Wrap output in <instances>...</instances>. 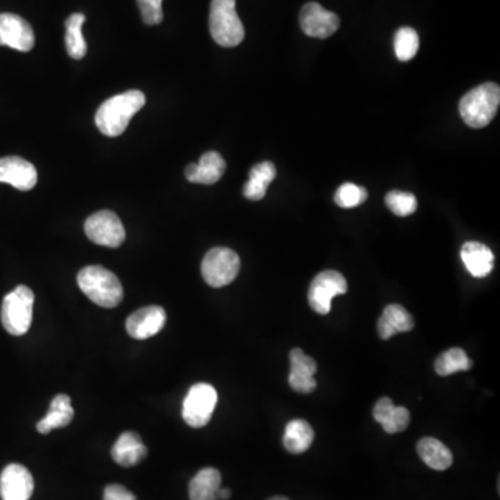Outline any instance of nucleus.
Masks as SVG:
<instances>
[{
  "label": "nucleus",
  "instance_id": "f257e3e1",
  "mask_svg": "<svg viewBox=\"0 0 500 500\" xmlns=\"http://www.w3.org/2000/svg\"><path fill=\"white\" fill-rule=\"evenodd\" d=\"M146 98L141 91H128L108 99L96 111L95 123L103 135L120 136L127 130L131 118L145 106Z\"/></svg>",
  "mask_w": 500,
  "mask_h": 500
},
{
  "label": "nucleus",
  "instance_id": "f03ea898",
  "mask_svg": "<svg viewBox=\"0 0 500 500\" xmlns=\"http://www.w3.org/2000/svg\"><path fill=\"white\" fill-rule=\"evenodd\" d=\"M78 286L89 301L101 308H117L123 302L124 289L115 272L101 266L84 267L77 277Z\"/></svg>",
  "mask_w": 500,
  "mask_h": 500
},
{
  "label": "nucleus",
  "instance_id": "7ed1b4c3",
  "mask_svg": "<svg viewBox=\"0 0 500 500\" xmlns=\"http://www.w3.org/2000/svg\"><path fill=\"white\" fill-rule=\"evenodd\" d=\"M500 105V88L494 83L482 84L463 96L460 116L469 127L484 128L494 120Z\"/></svg>",
  "mask_w": 500,
  "mask_h": 500
},
{
  "label": "nucleus",
  "instance_id": "20e7f679",
  "mask_svg": "<svg viewBox=\"0 0 500 500\" xmlns=\"http://www.w3.org/2000/svg\"><path fill=\"white\" fill-rule=\"evenodd\" d=\"M210 34L220 46L234 48L245 38V28L237 14L235 0H212Z\"/></svg>",
  "mask_w": 500,
  "mask_h": 500
},
{
  "label": "nucleus",
  "instance_id": "39448f33",
  "mask_svg": "<svg viewBox=\"0 0 500 500\" xmlns=\"http://www.w3.org/2000/svg\"><path fill=\"white\" fill-rule=\"evenodd\" d=\"M34 302L36 294L26 286H19L4 296L0 319L10 335L21 336L28 333L34 314Z\"/></svg>",
  "mask_w": 500,
  "mask_h": 500
},
{
  "label": "nucleus",
  "instance_id": "423d86ee",
  "mask_svg": "<svg viewBox=\"0 0 500 500\" xmlns=\"http://www.w3.org/2000/svg\"><path fill=\"white\" fill-rule=\"evenodd\" d=\"M241 260L230 247H213L202 262V276L213 288L227 286L237 278Z\"/></svg>",
  "mask_w": 500,
  "mask_h": 500
},
{
  "label": "nucleus",
  "instance_id": "0eeeda50",
  "mask_svg": "<svg viewBox=\"0 0 500 500\" xmlns=\"http://www.w3.org/2000/svg\"><path fill=\"white\" fill-rule=\"evenodd\" d=\"M217 391L210 383H200L190 386L182 405V417L192 428H202L209 424L217 406Z\"/></svg>",
  "mask_w": 500,
  "mask_h": 500
},
{
  "label": "nucleus",
  "instance_id": "6e6552de",
  "mask_svg": "<svg viewBox=\"0 0 500 500\" xmlns=\"http://www.w3.org/2000/svg\"><path fill=\"white\" fill-rule=\"evenodd\" d=\"M348 292V282L341 272L327 270L314 277L309 288V304L319 314L331 311L333 299Z\"/></svg>",
  "mask_w": 500,
  "mask_h": 500
},
{
  "label": "nucleus",
  "instance_id": "1a4fd4ad",
  "mask_svg": "<svg viewBox=\"0 0 500 500\" xmlns=\"http://www.w3.org/2000/svg\"><path fill=\"white\" fill-rule=\"evenodd\" d=\"M86 237L93 244L106 247H118L125 241V230L116 213L101 210L85 222Z\"/></svg>",
  "mask_w": 500,
  "mask_h": 500
},
{
  "label": "nucleus",
  "instance_id": "9d476101",
  "mask_svg": "<svg viewBox=\"0 0 500 500\" xmlns=\"http://www.w3.org/2000/svg\"><path fill=\"white\" fill-rule=\"evenodd\" d=\"M341 26V20L333 12L316 2L304 4L301 12L302 31L311 38L326 39L334 36Z\"/></svg>",
  "mask_w": 500,
  "mask_h": 500
},
{
  "label": "nucleus",
  "instance_id": "9b49d317",
  "mask_svg": "<svg viewBox=\"0 0 500 500\" xmlns=\"http://www.w3.org/2000/svg\"><path fill=\"white\" fill-rule=\"evenodd\" d=\"M36 44L34 29L29 22L17 14H0V46L20 52H29Z\"/></svg>",
  "mask_w": 500,
  "mask_h": 500
},
{
  "label": "nucleus",
  "instance_id": "f8f14e48",
  "mask_svg": "<svg viewBox=\"0 0 500 500\" xmlns=\"http://www.w3.org/2000/svg\"><path fill=\"white\" fill-rule=\"evenodd\" d=\"M34 479L21 464H9L0 474L2 500H29L34 494Z\"/></svg>",
  "mask_w": 500,
  "mask_h": 500
},
{
  "label": "nucleus",
  "instance_id": "ddd939ff",
  "mask_svg": "<svg viewBox=\"0 0 500 500\" xmlns=\"http://www.w3.org/2000/svg\"><path fill=\"white\" fill-rule=\"evenodd\" d=\"M0 182L20 190H31L38 182L36 168L19 156L0 158Z\"/></svg>",
  "mask_w": 500,
  "mask_h": 500
},
{
  "label": "nucleus",
  "instance_id": "4468645a",
  "mask_svg": "<svg viewBox=\"0 0 500 500\" xmlns=\"http://www.w3.org/2000/svg\"><path fill=\"white\" fill-rule=\"evenodd\" d=\"M167 320L165 310L160 306H146L140 310L133 311L127 321L125 328L130 336L135 339H148L162 331Z\"/></svg>",
  "mask_w": 500,
  "mask_h": 500
},
{
  "label": "nucleus",
  "instance_id": "2eb2a0df",
  "mask_svg": "<svg viewBox=\"0 0 500 500\" xmlns=\"http://www.w3.org/2000/svg\"><path fill=\"white\" fill-rule=\"evenodd\" d=\"M291 360V373H289V385L294 392L311 393L317 388L314 374L317 373V363L310 356L306 355L302 349H292L289 353Z\"/></svg>",
  "mask_w": 500,
  "mask_h": 500
},
{
  "label": "nucleus",
  "instance_id": "dca6fc26",
  "mask_svg": "<svg viewBox=\"0 0 500 500\" xmlns=\"http://www.w3.org/2000/svg\"><path fill=\"white\" fill-rule=\"evenodd\" d=\"M225 168L227 163L220 153L206 152L198 165H188L185 177L193 184L213 185L224 175Z\"/></svg>",
  "mask_w": 500,
  "mask_h": 500
},
{
  "label": "nucleus",
  "instance_id": "f3484780",
  "mask_svg": "<svg viewBox=\"0 0 500 500\" xmlns=\"http://www.w3.org/2000/svg\"><path fill=\"white\" fill-rule=\"evenodd\" d=\"M375 422L380 423L386 434H399L408 427L410 412L402 406L393 405L390 398H381L373 408Z\"/></svg>",
  "mask_w": 500,
  "mask_h": 500
},
{
  "label": "nucleus",
  "instance_id": "a211bd4d",
  "mask_svg": "<svg viewBox=\"0 0 500 500\" xmlns=\"http://www.w3.org/2000/svg\"><path fill=\"white\" fill-rule=\"evenodd\" d=\"M460 257L467 271L475 278H485L494 270L495 256L492 250L480 242H465L460 250Z\"/></svg>",
  "mask_w": 500,
  "mask_h": 500
},
{
  "label": "nucleus",
  "instance_id": "6ab92c4d",
  "mask_svg": "<svg viewBox=\"0 0 500 500\" xmlns=\"http://www.w3.org/2000/svg\"><path fill=\"white\" fill-rule=\"evenodd\" d=\"M148 456V448L136 432H123L111 449V457L121 467H133Z\"/></svg>",
  "mask_w": 500,
  "mask_h": 500
},
{
  "label": "nucleus",
  "instance_id": "aec40b11",
  "mask_svg": "<svg viewBox=\"0 0 500 500\" xmlns=\"http://www.w3.org/2000/svg\"><path fill=\"white\" fill-rule=\"evenodd\" d=\"M73 418L74 408L71 406L70 396L60 393V395L54 396L49 412L36 424V430L39 434L46 435L56 428L67 427L73 422Z\"/></svg>",
  "mask_w": 500,
  "mask_h": 500
},
{
  "label": "nucleus",
  "instance_id": "412c9836",
  "mask_svg": "<svg viewBox=\"0 0 500 500\" xmlns=\"http://www.w3.org/2000/svg\"><path fill=\"white\" fill-rule=\"evenodd\" d=\"M417 453L420 459L437 472H445L453 464V455L447 445L435 438H423L417 443Z\"/></svg>",
  "mask_w": 500,
  "mask_h": 500
},
{
  "label": "nucleus",
  "instance_id": "4be33fe9",
  "mask_svg": "<svg viewBox=\"0 0 500 500\" xmlns=\"http://www.w3.org/2000/svg\"><path fill=\"white\" fill-rule=\"evenodd\" d=\"M222 474L213 467L200 470L190 482V500H219Z\"/></svg>",
  "mask_w": 500,
  "mask_h": 500
},
{
  "label": "nucleus",
  "instance_id": "5701e85b",
  "mask_svg": "<svg viewBox=\"0 0 500 500\" xmlns=\"http://www.w3.org/2000/svg\"><path fill=\"white\" fill-rule=\"evenodd\" d=\"M276 165L271 162L259 163L249 173V180L244 187L245 198L262 200L266 197L267 188L276 178Z\"/></svg>",
  "mask_w": 500,
  "mask_h": 500
},
{
  "label": "nucleus",
  "instance_id": "b1692460",
  "mask_svg": "<svg viewBox=\"0 0 500 500\" xmlns=\"http://www.w3.org/2000/svg\"><path fill=\"white\" fill-rule=\"evenodd\" d=\"M314 440V431L304 420H292L286 424V434L282 438L284 447L292 455H302L309 450Z\"/></svg>",
  "mask_w": 500,
  "mask_h": 500
},
{
  "label": "nucleus",
  "instance_id": "393cba45",
  "mask_svg": "<svg viewBox=\"0 0 500 500\" xmlns=\"http://www.w3.org/2000/svg\"><path fill=\"white\" fill-rule=\"evenodd\" d=\"M84 22H85V16L81 13L71 14L66 21L67 53L74 60H81L85 58L86 51H88L83 36Z\"/></svg>",
  "mask_w": 500,
  "mask_h": 500
},
{
  "label": "nucleus",
  "instance_id": "a878e982",
  "mask_svg": "<svg viewBox=\"0 0 500 500\" xmlns=\"http://www.w3.org/2000/svg\"><path fill=\"white\" fill-rule=\"evenodd\" d=\"M472 367V361L463 349L452 348L443 351L435 360V373L440 377H448L459 371H469Z\"/></svg>",
  "mask_w": 500,
  "mask_h": 500
},
{
  "label": "nucleus",
  "instance_id": "bb28decb",
  "mask_svg": "<svg viewBox=\"0 0 500 500\" xmlns=\"http://www.w3.org/2000/svg\"><path fill=\"white\" fill-rule=\"evenodd\" d=\"M393 48H395L396 58L400 61L412 60L420 48V38L415 29L410 27L398 29L393 39Z\"/></svg>",
  "mask_w": 500,
  "mask_h": 500
},
{
  "label": "nucleus",
  "instance_id": "cd10ccee",
  "mask_svg": "<svg viewBox=\"0 0 500 500\" xmlns=\"http://www.w3.org/2000/svg\"><path fill=\"white\" fill-rule=\"evenodd\" d=\"M386 206L395 215L407 217L417 210V198L410 192L403 190H391L385 198Z\"/></svg>",
  "mask_w": 500,
  "mask_h": 500
},
{
  "label": "nucleus",
  "instance_id": "c85d7f7f",
  "mask_svg": "<svg viewBox=\"0 0 500 500\" xmlns=\"http://www.w3.org/2000/svg\"><path fill=\"white\" fill-rule=\"evenodd\" d=\"M381 319L390 324L395 329L396 334L408 333V331H412L415 328V319L400 304L386 306L383 309Z\"/></svg>",
  "mask_w": 500,
  "mask_h": 500
},
{
  "label": "nucleus",
  "instance_id": "c756f323",
  "mask_svg": "<svg viewBox=\"0 0 500 500\" xmlns=\"http://www.w3.org/2000/svg\"><path fill=\"white\" fill-rule=\"evenodd\" d=\"M368 193L366 188L358 185L348 184L341 185L335 192V203L343 209H353L360 206L367 200Z\"/></svg>",
  "mask_w": 500,
  "mask_h": 500
},
{
  "label": "nucleus",
  "instance_id": "7c9ffc66",
  "mask_svg": "<svg viewBox=\"0 0 500 500\" xmlns=\"http://www.w3.org/2000/svg\"><path fill=\"white\" fill-rule=\"evenodd\" d=\"M146 26H157L163 21V0H136Z\"/></svg>",
  "mask_w": 500,
  "mask_h": 500
},
{
  "label": "nucleus",
  "instance_id": "2f4dec72",
  "mask_svg": "<svg viewBox=\"0 0 500 500\" xmlns=\"http://www.w3.org/2000/svg\"><path fill=\"white\" fill-rule=\"evenodd\" d=\"M103 500H136V496L123 485L111 484L105 488Z\"/></svg>",
  "mask_w": 500,
  "mask_h": 500
},
{
  "label": "nucleus",
  "instance_id": "473e14b6",
  "mask_svg": "<svg viewBox=\"0 0 500 500\" xmlns=\"http://www.w3.org/2000/svg\"><path fill=\"white\" fill-rule=\"evenodd\" d=\"M378 328V335H380L381 339L383 341H388V339L392 338V336L396 335L395 329L390 326V324L386 323L385 320H383L380 317V320H378L377 324Z\"/></svg>",
  "mask_w": 500,
  "mask_h": 500
},
{
  "label": "nucleus",
  "instance_id": "72a5a7b5",
  "mask_svg": "<svg viewBox=\"0 0 500 500\" xmlns=\"http://www.w3.org/2000/svg\"><path fill=\"white\" fill-rule=\"evenodd\" d=\"M232 492L229 488H220L219 499L227 500L231 497Z\"/></svg>",
  "mask_w": 500,
  "mask_h": 500
},
{
  "label": "nucleus",
  "instance_id": "f704fd0d",
  "mask_svg": "<svg viewBox=\"0 0 500 500\" xmlns=\"http://www.w3.org/2000/svg\"><path fill=\"white\" fill-rule=\"evenodd\" d=\"M269 500H289V499H288V497H286V496H274V497H271V499H269Z\"/></svg>",
  "mask_w": 500,
  "mask_h": 500
}]
</instances>
